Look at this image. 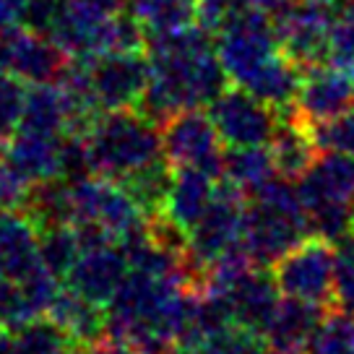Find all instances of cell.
<instances>
[{"mask_svg":"<svg viewBox=\"0 0 354 354\" xmlns=\"http://www.w3.org/2000/svg\"><path fill=\"white\" fill-rule=\"evenodd\" d=\"M308 3H313V6H321V8H326V11H336L344 0H308Z\"/></svg>","mask_w":354,"mask_h":354,"instance_id":"37","label":"cell"},{"mask_svg":"<svg viewBox=\"0 0 354 354\" xmlns=\"http://www.w3.org/2000/svg\"><path fill=\"white\" fill-rule=\"evenodd\" d=\"M336 255L342 258V261H346V263H352L354 266V230L344 240H339L336 243Z\"/></svg>","mask_w":354,"mask_h":354,"instance_id":"35","label":"cell"},{"mask_svg":"<svg viewBox=\"0 0 354 354\" xmlns=\"http://www.w3.org/2000/svg\"><path fill=\"white\" fill-rule=\"evenodd\" d=\"M39 266V227L24 211L0 206V271L24 281Z\"/></svg>","mask_w":354,"mask_h":354,"instance_id":"16","label":"cell"},{"mask_svg":"<svg viewBox=\"0 0 354 354\" xmlns=\"http://www.w3.org/2000/svg\"><path fill=\"white\" fill-rule=\"evenodd\" d=\"M333 308L354 315V266L346 261H336V279H333Z\"/></svg>","mask_w":354,"mask_h":354,"instance_id":"33","label":"cell"},{"mask_svg":"<svg viewBox=\"0 0 354 354\" xmlns=\"http://www.w3.org/2000/svg\"><path fill=\"white\" fill-rule=\"evenodd\" d=\"M0 354H13L11 333L6 331V328H0Z\"/></svg>","mask_w":354,"mask_h":354,"instance_id":"36","label":"cell"},{"mask_svg":"<svg viewBox=\"0 0 354 354\" xmlns=\"http://www.w3.org/2000/svg\"><path fill=\"white\" fill-rule=\"evenodd\" d=\"M331 13L308 0H287L277 13V37L281 53L302 71L328 63V32Z\"/></svg>","mask_w":354,"mask_h":354,"instance_id":"11","label":"cell"},{"mask_svg":"<svg viewBox=\"0 0 354 354\" xmlns=\"http://www.w3.org/2000/svg\"><path fill=\"white\" fill-rule=\"evenodd\" d=\"M63 47L60 44H50L44 39H37V37H29V39H21L13 50V57H16V68L19 73L32 81H50V78L60 76L66 71V63H63Z\"/></svg>","mask_w":354,"mask_h":354,"instance_id":"27","label":"cell"},{"mask_svg":"<svg viewBox=\"0 0 354 354\" xmlns=\"http://www.w3.org/2000/svg\"><path fill=\"white\" fill-rule=\"evenodd\" d=\"M245 209H248V196L243 190L227 177L216 180V193H214L211 206L188 232L190 255L203 268H209L221 255L243 245Z\"/></svg>","mask_w":354,"mask_h":354,"instance_id":"8","label":"cell"},{"mask_svg":"<svg viewBox=\"0 0 354 354\" xmlns=\"http://www.w3.org/2000/svg\"><path fill=\"white\" fill-rule=\"evenodd\" d=\"M81 354H138L133 346H128V344L122 342H115V339H110V336H104L102 342L91 344V346H86V349H81Z\"/></svg>","mask_w":354,"mask_h":354,"instance_id":"34","label":"cell"},{"mask_svg":"<svg viewBox=\"0 0 354 354\" xmlns=\"http://www.w3.org/2000/svg\"><path fill=\"white\" fill-rule=\"evenodd\" d=\"M209 34L193 24L146 39L151 76L138 110L159 125L183 110L209 107L230 84Z\"/></svg>","mask_w":354,"mask_h":354,"instance_id":"1","label":"cell"},{"mask_svg":"<svg viewBox=\"0 0 354 354\" xmlns=\"http://www.w3.org/2000/svg\"><path fill=\"white\" fill-rule=\"evenodd\" d=\"M71 128L73 112L63 88H37L24 104V131L57 136L71 133Z\"/></svg>","mask_w":354,"mask_h":354,"instance_id":"25","label":"cell"},{"mask_svg":"<svg viewBox=\"0 0 354 354\" xmlns=\"http://www.w3.org/2000/svg\"><path fill=\"white\" fill-rule=\"evenodd\" d=\"M32 318H37V315L29 310V302L24 297L21 284L0 271V328L13 331V328L24 326L26 321H32Z\"/></svg>","mask_w":354,"mask_h":354,"instance_id":"31","label":"cell"},{"mask_svg":"<svg viewBox=\"0 0 354 354\" xmlns=\"http://www.w3.org/2000/svg\"><path fill=\"white\" fill-rule=\"evenodd\" d=\"M84 136L94 175L118 183L165 159L162 125L138 107L104 110Z\"/></svg>","mask_w":354,"mask_h":354,"instance_id":"2","label":"cell"},{"mask_svg":"<svg viewBox=\"0 0 354 354\" xmlns=\"http://www.w3.org/2000/svg\"><path fill=\"white\" fill-rule=\"evenodd\" d=\"M13 354H76L81 352L68 331L50 315H37L11 331Z\"/></svg>","mask_w":354,"mask_h":354,"instance_id":"24","label":"cell"},{"mask_svg":"<svg viewBox=\"0 0 354 354\" xmlns=\"http://www.w3.org/2000/svg\"><path fill=\"white\" fill-rule=\"evenodd\" d=\"M305 354H354V315L339 308L326 313Z\"/></svg>","mask_w":354,"mask_h":354,"instance_id":"28","label":"cell"},{"mask_svg":"<svg viewBox=\"0 0 354 354\" xmlns=\"http://www.w3.org/2000/svg\"><path fill=\"white\" fill-rule=\"evenodd\" d=\"M63 165V141L47 133L24 131V136L8 151V167L26 183H44L60 177Z\"/></svg>","mask_w":354,"mask_h":354,"instance_id":"20","label":"cell"},{"mask_svg":"<svg viewBox=\"0 0 354 354\" xmlns=\"http://www.w3.org/2000/svg\"><path fill=\"white\" fill-rule=\"evenodd\" d=\"M224 146H266L279 128L281 112L240 86H227L209 104Z\"/></svg>","mask_w":354,"mask_h":354,"instance_id":"10","label":"cell"},{"mask_svg":"<svg viewBox=\"0 0 354 354\" xmlns=\"http://www.w3.org/2000/svg\"><path fill=\"white\" fill-rule=\"evenodd\" d=\"M216 34V55L234 86L281 53L274 16L266 11L234 13Z\"/></svg>","mask_w":354,"mask_h":354,"instance_id":"6","label":"cell"},{"mask_svg":"<svg viewBox=\"0 0 354 354\" xmlns=\"http://www.w3.org/2000/svg\"><path fill=\"white\" fill-rule=\"evenodd\" d=\"M71 198H73V224L97 221L118 237V243L146 224V214L128 193V188L110 177L88 175L71 183Z\"/></svg>","mask_w":354,"mask_h":354,"instance_id":"9","label":"cell"},{"mask_svg":"<svg viewBox=\"0 0 354 354\" xmlns=\"http://www.w3.org/2000/svg\"><path fill=\"white\" fill-rule=\"evenodd\" d=\"M44 315L55 318L81 349H86V346L102 342L107 336V308H102V305L91 302L88 297H84L71 284L60 287L53 308L47 310Z\"/></svg>","mask_w":354,"mask_h":354,"instance_id":"18","label":"cell"},{"mask_svg":"<svg viewBox=\"0 0 354 354\" xmlns=\"http://www.w3.org/2000/svg\"><path fill=\"white\" fill-rule=\"evenodd\" d=\"M299 81H302V68L295 60H289L284 53H279L245 78L240 88L250 91L253 97L263 100L266 104H271L274 110L281 112L295 107Z\"/></svg>","mask_w":354,"mask_h":354,"instance_id":"21","label":"cell"},{"mask_svg":"<svg viewBox=\"0 0 354 354\" xmlns=\"http://www.w3.org/2000/svg\"><path fill=\"white\" fill-rule=\"evenodd\" d=\"M125 8L149 37L193 26L198 19V0H125Z\"/></svg>","mask_w":354,"mask_h":354,"instance_id":"23","label":"cell"},{"mask_svg":"<svg viewBox=\"0 0 354 354\" xmlns=\"http://www.w3.org/2000/svg\"><path fill=\"white\" fill-rule=\"evenodd\" d=\"M268 149L274 154L279 177L292 180V183L305 175L321 154V146L315 141L313 125L305 118H299L295 107L281 110V120H279V128Z\"/></svg>","mask_w":354,"mask_h":354,"instance_id":"17","label":"cell"},{"mask_svg":"<svg viewBox=\"0 0 354 354\" xmlns=\"http://www.w3.org/2000/svg\"><path fill=\"white\" fill-rule=\"evenodd\" d=\"M214 193H216V180L211 175L196 167H177L172 175V188L167 196L165 214L185 232H190L211 206Z\"/></svg>","mask_w":354,"mask_h":354,"instance_id":"19","label":"cell"},{"mask_svg":"<svg viewBox=\"0 0 354 354\" xmlns=\"http://www.w3.org/2000/svg\"><path fill=\"white\" fill-rule=\"evenodd\" d=\"M224 177L234 183L250 198L255 190L279 177L277 162L266 146H227L224 151Z\"/></svg>","mask_w":354,"mask_h":354,"instance_id":"22","label":"cell"},{"mask_svg":"<svg viewBox=\"0 0 354 354\" xmlns=\"http://www.w3.org/2000/svg\"><path fill=\"white\" fill-rule=\"evenodd\" d=\"M78 255H81V243H78L73 224H57V227L39 230V258L44 268L53 271L57 279L66 281Z\"/></svg>","mask_w":354,"mask_h":354,"instance_id":"26","label":"cell"},{"mask_svg":"<svg viewBox=\"0 0 354 354\" xmlns=\"http://www.w3.org/2000/svg\"><path fill=\"white\" fill-rule=\"evenodd\" d=\"M328 63L346 71L354 66V0H344L331 13Z\"/></svg>","mask_w":354,"mask_h":354,"instance_id":"30","label":"cell"},{"mask_svg":"<svg viewBox=\"0 0 354 354\" xmlns=\"http://www.w3.org/2000/svg\"><path fill=\"white\" fill-rule=\"evenodd\" d=\"M271 354H274V352H271Z\"/></svg>","mask_w":354,"mask_h":354,"instance_id":"40","label":"cell"},{"mask_svg":"<svg viewBox=\"0 0 354 354\" xmlns=\"http://www.w3.org/2000/svg\"><path fill=\"white\" fill-rule=\"evenodd\" d=\"M86 66L91 91L102 112L138 107L151 76L149 55H144V50L91 57L86 60Z\"/></svg>","mask_w":354,"mask_h":354,"instance_id":"12","label":"cell"},{"mask_svg":"<svg viewBox=\"0 0 354 354\" xmlns=\"http://www.w3.org/2000/svg\"><path fill=\"white\" fill-rule=\"evenodd\" d=\"M162 151L175 167H196L214 180L224 177V141L211 115L198 110H183L162 122Z\"/></svg>","mask_w":354,"mask_h":354,"instance_id":"7","label":"cell"},{"mask_svg":"<svg viewBox=\"0 0 354 354\" xmlns=\"http://www.w3.org/2000/svg\"><path fill=\"white\" fill-rule=\"evenodd\" d=\"M76 354H81V352H76Z\"/></svg>","mask_w":354,"mask_h":354,"instance_id":"39","label":"cell"},{"mask_svg":"<svg viewBox=\"0 0 354 354\" xmlns=\"http://www.w3.org/2000/svg\"><path fill=\"white\" fill-rule=\"evenodd\" d=\"M328 310H331V305L281 295L277 313L271 315V321L263 331L268 349L274 354H305L313 333L321 326Z\"/></svg>","mask_w":354,"mask_h":354,"instance_id":"15","label":"cell"},{"mask_svg":"<svg viewBox=\"0 0 354 354\" xmlns=\"http://www.w3.org/2000/svg\"><path fill=\"white\" fill-rule=\"evenodd\" d=\"M310 232L339 243L354 230V156L323 151L297 180Z\"/></svg>","mask_w":354,"mask_h":354,"instance_id":"4","label":"cell"},{"mask_svg":"<svg viewBox=\"0 0 354 354\" xmlns=\"http://www.w3.org/2000/svg\"><path fill=\"white\" fill-rule=\"evenodd\" d=\"M203 354H271L263 333L245 328L240 323H230L221 331H216L211 339L201 344Z\"/></svg>","mask_w":354,"mask_h":354,"instance_id":"29","label":"cell"},{"mask_svg":"<svg viewBox=\"0 0 354 354\" xmlns=\"http://www.w3.org/2000/svg\"><path fill=\"white\" fill-rule=\"evenodd\" d=\"M349 73H352V81H354V66H352V68H349Z\"/></svg>","mask_w":354,"mask_h":354,"instance_id":"38","label":"cell"},{"mask_svg":"<svg viewBox=\"0 0 354 354\" xmlns=\"http://www.w3.org/2000/svg\"><path fill=\"white\" fill-rule=\"evenodd\" d=\"M313 133L323 151H344L354 156V107L336 120L315 122Z\"/></svg>","mask_w":354,"mask_h":354,"instance_id":"32","label":"cell"},{"mask_svg":"<svg viewBox=\"0 0 354 354\" xmlns=\"http://www.w3.org/2000/svg\"><path fill=\"white\" fill-rule=\"evenodd\" d=\"M336 261V243L310 234L271 266V277L281 295L333 308Z\"/></svg>","mask_w":354,"mask_h":354,"instance_id":"5","label":"cell"},{"mask_svg":"<svg viewBox=\"0 0 354 354\" xmlns=\"http://www.w3.org/2000/svg\"><path fill=\"white\" fill-rule=\"evenodd\" d=\"M128 271H131V263L122 253L120 243H110L81 250L78 261L66 277V284H71L91 302L107 308L128 277Z\"/></svg>","mask_w":354,"mask_h":354,"instance_id":"14","label":"cell"},{"mask_svg":"<svg viewBox=\"0 0 354 354\" xmlns=\"http://www.w3.org/2000/svg\"><path fill=\"white\" fill-rule=\"evenodd\" d=\"M354 107V81L346 68L321 63L302 71L295 110L310 125L342 118Z\"/></svg>","mask_w":354,"mask_h":354,"instance_id":"13","label":"cell"},{"mask_svg":"<svg viewBox=\"0 0 354 354\" xmlns=\"http://www.w3.org/2000/svg\"><path fill=\"white\" fill-rule=\"evenodd\" d=\"M310 234L308 211L292 180L274 177L248 198L243 245L258 268H271Z\"/></svg>","mask_w":354,"mask_h":354,"instance_id":"3","label":"cell"}]
</instances>
